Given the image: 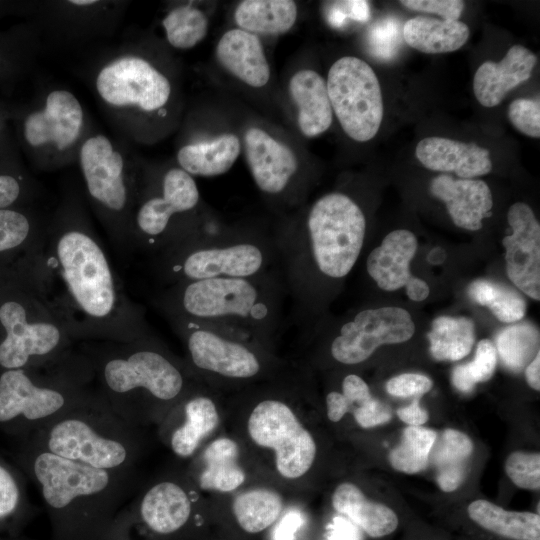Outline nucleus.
<instances>
[{
  "label": "nucleus",
  "mask_w": 540,
  "mask_h": 540,
  "mask_svg": "<svg viewBox=\"0 0 540 540\" xmlns=\"http://www.w3.org/2000/svg\"><path fill=\"white\" fill-rule=\"evenodd\" d=\"M37 296L71 339L127 343L150 336L77 195L46 223L34 261Z\"/></svg>",
  "instance_id": "nucleus-1"
},
{
  "label": "nucleus",
  "mask_w": 540,
  "mask_h": 540,
  "mask_svg": "<svg viewBox=\"0 0 540 540\" xmlns=\"http://www.w3.org/2000/svg\"><path fill=\"white\" fill-rule=\"evenodd\" d=\"M366 217L347 194L318 198L303 217L275 237L279 268L295 315L305 317L321 301L322 282H338L353 269L366 235Z\"/></svg>",
  "instance_id": "nucleus-2"
},
{
  "label": "nucleus",
  "mask_w": 540,
  "mask_h": 540,
  "mask_svg": "<svg viewBox=\"0 0 540 540\" xmlns=\"http://www.w3.org/2000/svg\"><path fill=\"white\" fill-rule=\"evenodd\" d=\"M27 468L38 484L51 540H102L137 486L134 468H93L31 445Z\"/></svg>",
  "instance_id": "nucleus-3"
},
{
  "label": "nucleus",
  "mask_w": 540,
  "mask_h": 540,
  "mask_svg": "<svg viewBox=\"0 0 540 540\" xmlns=\"http://www.w3.org/2000/svg\"><path fill=\"white\" fill-rule=\"evenodd\" d=\"M286 292L280 268L251 277H217L170 285L157 299L166 317H181L272 345Z\"/></svg>",
  "instance_id": "nucleus-4"
},
{
  "label": "nucleus",
  "mask_w": 540,
  "mask_h": 540,
  "mask_svg": "<svg viewBox=\"0 0 540 540\" xmlns=\"http://www.w3.org/2000/svg\"><path fill=\"white\" fill-rule=\"evenodd\" d=\"M85 355L98 397L132 426L159 419L188 392L184 366L152 335L127 343H101Z\"/></svg>",
  "instance_id": "nucleus-5"
},
{
  "label": "nucleus",
  "mask_w": 540,
  "mask_h": 540,
  "mask_svg": "<svg viewBox=\"0 0 540 540\" xmlns=\"http://www.w3.org/2000/svg\"><path fill=\"white\" fill-rule=\"evenodd\" d=\"M134 42L104 52L89 81L103 112L128 139L147 142L154 122L167 116L174 96L170 76Z\"/></svg>",
  "instance_id": "nucleus-6"
},
{
  "label": "nucleus",
  "mask_w": 540,
  "mask_h": 540,
  "mask_svg": "<svg viewBox=\"0 0 540 540\" xmlns=\"http://www.w3.org/2000/svg\"><path fill=\"white\" fill-rule=\"evenodd\" d=\"M279 267L275 237L209 224L160 252L158 269L170 285L217 277H251Z\"/></svg>",
  "instance_id": "nucleus-7"
},
{
  "label": "nucleus",
  "mask_w": 540,
  "mask_h": 540,
  "mask_svg": "<svg viewBox=\"0 0 540 540\" xmlns=\"http://www.w3.org/2000/svg\"><path fill=\"white\" fill-rule=\"evenodd\" d=\"M5 370L0 375V423L22 424L34 432L97 398L93 371L85 354L71 353L41 367Z\"/></svg>",
  "instance_id": "nucleus-8"
},
{
  "label": "nucleus",
  "mask_w": 540,
  "mask_h": 540,
  "mask_svg": "<svg viewBox=\"0 0 540 540\" xmlns=\"http://www.w3.org/2000/svg\"><path fill=\"white\" fill-rule=\"evenodd\" d=\"M33 445L57 456L110 471L133 468L141 450L138 427L98 397L37 430Z\"/></svg>",
  "instance_id": "nucleus-9"
},
{
  "label": "nucleus",
  "mask_w": 540,
  "mask_h": 540,
  "mask_svg": "<svg viewBox=\"0 0 540 540\" xmlns=\"http://www.w3.org/2000/svg\"><path fill=\"white\" fill-rule=\"evenodd\" d=\"M76 162L87 199L115 242L131 243V224L141 183L140 165L126 146L102 132L91 131L81 143Z\"/></svg>",
  "instance_id": "nucleus-10"
},
{
  "label": "nucleus",
  "mask_w": 540,
  "mask_h": 540,
  "mask_svg": "<svg viewBox=\"0 0 540 540\" xmlns=\"http://www.w3.org/2000/svg\"><path fill=\"white\" fill-rule=\"evenodd\" d=\"M199 205L193 176L179 166L164 170L152 184L141 171L131 243L159 253L176 245L209 225L195 218Z\"/></svg>",
  "instance_id": "nucleus-11"
},
{
  "label": "nucleus",
  "mask_w": 540,
  "mask_h": 540,
  "mask_svg": "<svg viewBox=\"0 0 540 540\" xmlns=\"http://www.w3.org/2000/svg\"><path fill=\"white\" fill-rule=\"evenodd\" d=\"M91 131L84 106L71 90L61 86L44 89L22 123L23 140L43 171L76 162L79 147Z\"/></svg>",
  "instance_id": "nucleus-12"
},
{
  "label": "nucleus",
  "mask_w": 540,
  "mask_h": 540,
  "mask_svg": "<svg viewBox=\"0 0 540 540\" xmlns=\"http://www.w3.org/2000/svg\"><path fill=\"white\" fill-rule=\"evenodd\" d=\"M0 324L5 332L0 366L5 370L44 367L71 354V337L41 299L33 313L20 301L3 302Z\"/></svg>",
  "instance_id": "nucleus-13"
},
{
  "label": "nucleus",
  "mask_w": 540,
  "mask_h": 540,
  "mask_svg": "<svg viewBox=\"0 0 540 540\" xmlns=\"http://www.w3.org/2000/svg\"><path fill=\"white\" fill-rule=\"evenodd\" d=\"M184 342L188 362L198 372L229 381H249L267 370L269 358L263 346L205 323L168 317Z\"/></svg>",
  "instance_id": "nucleus-14"
},
{
  "label": "nucleus",
  "mask_w": 540,
  "mask_h": 540,
  "mask_svg": "<svg viewBox=\"0 0 540 540\" xmlns=\"http://www.w3.org/2000/svg\"><path fill=\"white\" fill-rule=\"evenodd\" d=\"M326 86L343 131L358 142L371 140L384 113L380 83L371 66L354 56L339 58L329 69Z\"/></svg>",
  "instance_id": "nucleus-15"
},
{
  "label": "nucleus",
  "mask_w": 540,
  "mask_h": 540,
  "mask_svg": "<svg viewBox=\"0 0 540 540\" xmlns=\"http://www.w3.org/2000/svg\"><path fill=\"white\" fill-rule=\"evenodd\" d=\"M193 513V502L185 486L173 479L149 485L118 512L102 540H136L144 531L169 537L183 531Z\"/></svg>",
  "instance_id": "nucleus-16"
},
{
  "label": "nucleus",
  "mask_w": 540,
  "mask_h": 540,
  "mask_svg": "<svg viewBox=\"0 0 540 540\" xmlns=\"http://www.w3.org/2000/svg\"><path fill=\"white\" fill-rule=\"evenodd\" d=\"M247 429L256 445L274 451L276 470L282 477L297 479L311 468L316 456L315 441L284 401L266 398L258 402Z\"/></svg>",
  "instance_id": "nucleus-17"
},
{
  "label": "nucleus",
  "mask_w": 540,
  "mask_h": 540,
  "mask_svg": "<svg viewBox=\"0 0 540 540\" xmlns=\"http://www.w3.org/2000/svg\"><path fill=\"white\" fill-rule=\"evenodd\" d=\"M415 332L410 314L400 307L364 309L342 322L329 344L333 360L356 365L381 345L408 341Z\"/></svg>",
  "instance_id": "nucleus-18"
},
{
  "label": "nucleus",
  "mask_w": 540,
  "mask_h": 540,
  "mask_svg": "<svg viewBox=\"0 0 540 540\" xmlns=\"http://www.w3.org/2000/svg\"><path fill=\"white\" fill-rule=\"evenodd\" d=\"M507 220L512 233L503 239L506 271L523 293L540 299V224L523 202L510 206Z\"/></svg>",
  "instance_id": "nucleus-19"
},
{
  "label": "nucleus",
  "mask_w": 540,
  "mask_h": 540,
  "mask_svg": "<svg viewBox=\"0 0 540 540\" xmlns=\"http://www.w3.org/2000/svg\"><path fill=\"white\" fill-rule=\"evenodd\" d=\"M243 141L246 161L258 189L270 198L287 199L299 167L292 149L258 127L247 129Z\"/></svg>",
  "instance_id": "nucleus-20"
},
{
  "label": "nucleus",
  "mask_w": 540,
  "mask_h": 540,
  "mask_svg": "<svg viewBox=\"0 0 540 540\" xmlns=\"http://www.w3.org/2000/svg\"><path fill=\"white\" fill-rule=\"evenodd\" d=\"M124 6L123 1L43 2V29L73 40L108 34L116 27Z\"/></svg>",
  "instance_id": "nucleus-21"
},
{
  "label": "nucleus",
  "mask_w": 540,
  "mask_h": 540,
  "mask_svg": "<svg viewBox=\"0 0 540 540\" xmlns=\"http://www.w3.org/2000/svg\"><path fill=\"white\" fill-rule=\"evenodd\" d=\"M432 195L446 205L453 223L463 229L476 231L482 220L491 216L493 198L489 186L478 179H455L440 174L430 183Z\"/></svg>",
  "instance_id": "nucleus-22"
},
{
  "label": "nucleus",
  "mask_w": 540,
  "mask_h": 540,
  "mask_svg": "<svg viewBox=\"0 0 540 540\" xmlns=\"http://www.w3.org/2000/svg\"><path fill=\"white\" fill-rule=\"evenodd\" d=\"M418 161L427 169L455 173L460 179H472L492 170L490 152L476 143L427 137L415 149Z\"/></svg>",
  "instance_id": "nucleus-23"
},
{
  "label": "nucleus",
  "mask_w": 540,
  "mask_h": 540,
  "mask_svg": "<svg viewBox=\"0 0 540 540\" xmlns=\"http://www.w3.org/2000/svg\"><path fill=\"white\" fill-rule=\"evenodd\" d=\"M536 63V55L520 44L510 47L501 61L482 63L473 78L476 99L484 107L497 106L509 91L530 78Z\"/></svg>",
  "instance_id": "nucleus-24"
},
{
  "label": "nucleus",
  "mask_w": 540,
  "mask_h": 540,
  "mask_svg": "<svg viewBox=\"0 0 540 540\" xmlns=\"http://www.w3.org/2000/svg\"><path fill=\"white\" fill-rule=\"evenodd\" d=\"M416 251L417 239L411 231L394 230L369 253L367 273L382 290L395 291L406 287L414 277L409 265Z\"/></svg>",
  "instance_id": "nucleus-25"
},
{
  "label": "nucleus",
  "mask_w": 540,
  "mask_h": 540,
  "mask_svg": "<svg viewBox=\"0 0 540 540\" xmlns=\"http://www.w3.org/2000/svg\"><path fill=\"white\" fill-rule=\"evenodd\" d=\"M219 63L243 83L260 88L270 79V67L259 38L235 28L225 32L216 47Z\"/></svg>",
  "instance_id": "nucleus-26"
},
{
  "label": "nucleus",
  "mask_w": 540,
  "mask_h": 540,
  "mask_svg": "<svg viewBox=\"0 0 540 540\" xmlns=\"http://www.w3.org/2000/svg\"><path fill=\"white\" fill-rule=\"evenodd\" d=\"M289 92L297 106L301 133L311 138L327 131L333 110L323 77L314 70L301 69L291 77Z\"/></svg>",
  "instance_id": "nucleus-27"
},
{
  "label": "nucleus",
  "mask_w": 540,
  "mask_h": 540,
  "mask_svg": "<svg viewBox=\"0 0 540 540\" xmlns=\"http://www.w3.org/2000/svg\"><path fill=\"white\" fill-rule=\"evenodd\" d=\"M241 152V141L233 133L211 140L190 141L179 147L178 166L191 176L212 177L226 173Z\"/></svg>",
  "instance_id": "nucleus-28"
},
{
  "label": "nucleus",
  "mask_w": 540,
  "mask_h": 540,
  "mask_svg": "<svg viewBox=\"0 0 540 540\" xmlns=\"http://www.w3.org/2000/svg\"><path fill=\"white\" fill-rule=\"evenodd\" d=\"M180 407L182 419L171 428L167 439L178 457L188 458L217 427L219 415L215 402L206 395L184 397Z\"/></svg>",
  "instance_id": "nucleus-29"
},
{
  "label": "nucleus",
  "mask_w": 540,
  "mask_h": 540,
  "mask_svg": "<svg viewBox=\"0 0 540 540\" xmlns=\"http://www.w3.org/2000/svg\"><path fill=\"white\" fill-rule=\"evenodd\" d=\"M332 504L371 537L388 535L398 526V517L392 509L368 500L352 483H342L335 489Z\"/></svg>",
  "instance_id": "nucleus-30"
},
{
  "label": "nucleus",
  "mask_w": 540,
  "mask_h": 540,
  "mask_svg": "<svg viewBox=\"0 0 540 540\" xmlns=\"http://www.w3.org/2000/svg\"><path fill=\"white\" fill-rule=\"evenodd\" d=\"M402 35L413 49L427 54H441L460 49L467 42L470 29L459 20L417 16L405 22Z\"/></svg>",
  "instance_id": "nucleus-31"
},
{
  "label": "nucleus",
  "mask_w": 540,
  "mask_h": 540,
  "mask_svg": "<svg viewBox=\"0 0 540 540\" xmlns=\"http://www.w3.org/2000/svg\"><path fill=\"white\" fill-rule=\"evenodd\" d=\"M473 450L470 438L454 429H446L436 437L429 460L436 469L439 487L445 492L456 490L463 482Z\"/></svg>",
  "instance_id": "nucleus-32"
},
{
  "label": "nucleus",
  "mask_w": 540,
  "mask_h": 540,
  "mask_svg": "<svg viewBox=\"0 0 540 540\" xmlns=\"http://www.w3.org/2000/svg\"><path fill=\"white\" fill-rule=\"evenodd\" d=\"M239 449L230 438H218L211 442L202 454L204 468L198 484L203 490L231 492L245 481V473L238 464Z\"/></svg>",
  "instance_id": "nucleus-33"
},
{
  "label": "nucleus",
  "mask_w": 540,
  "mask_h": 540,
  "mask_svg": "<svg viewBox=\"0 0 540 540\" xmlns=\"http://www.w3.org/2000/svg\"><path fill=\"white\" fill-rule=\"evenodd\" d=\"M468 514L478 525L500 536L514 540H540L538 514L508 511L487 500L470 503Z\"/></svg>",
  "instance_id": "nucleus-34"
},
{
  "label": "nucleus",
  "mask_w": 540,
  "mask_h": 540,
  "mask_svg": "<svg viewBox=\"0 0 540 540\" xmlns=\"http://www.w3.org/2000/svg\"><path fill=\"white\" fill-rule=\"evenodd\" d=\"M240 29L250 33L278 34L288 31L297 18V6L291 0H244L234 13Z\"/></svg>",
  "instance_id": "nucleus-35"
},
{
  "label": "nucleus",
  "mask_w": 540,
  "mask_h": 540,
  "mask_svg": "<svg viewBox=\"0 0 540 540\" xmlns=\"http://www.w3.org/2000/svg\"><path fill=\"white\" fill-rule=\"evenodd\" d=\"M432 356L440 361H456L469 354L474 343V323L467 317L440 316L427 334Z\"/></svg>",
  "instance_id": "nucleus-36"
},
{
  "label": "nucleus",
  "mask_w": 540,
  "mask_h": 540,
  "mask_svg": "<svg viewBox=\"0 0 540 540\" xmlns=\"http://www.w3.org/2000/svg\"><path fill=\"white\" fill-rule=\"evenodd\" d=\"M283 501L277 492L256 488L235 497L232 510L240 527L248 533H259L279 517Z\"/></svg>",
  "instance_id": "nucleus-37"
},
{
  "label": "nucleus",
  "mask_w": 540,
  "mask_h": 540,
  "mask_svg": "<svg viewBox=\"0 0 540 540\" xmlns=\"http://www.w3.org/2000/svg\"><path fill=\"white\" fill-rule=\"evenodd\" d=\"M166 40L175 49L187 50L201 42L208 31V19L192 4L170 9L162 19Z\"/></svg>",
  "instance_id": "nucleus-38"
},
{
  "label": "nucleus",
  "mask_w": 540,
  "mask_h": 540,
  "mask_svg": "<svg viewBox=\"0 0 540 540\" xmlns=\"http://www.w3.org/2000/svg\"><path fill=\"white\" fill-rule=\"evenodd\" d=\"M468 294L476 303L488 307L504 323L516 322L526 313V302L521 295L489 280L474 281L468 288Z\"/></svg>",
  "instance_id": "nucleus-39"
},
{
  "label": "nucleus",
  "mask_w": 540,
  "mask_h": 540,
  "mask_svg": "<svg viewBox=\"0 0 540 540\" xmlns=\"http://www.w3.org/2000/svg\"><path fill=\"white\" fill-rule=\"evenodd\" d=\"M436 437V432L429 428L421 426L405 428L399 445L389 454L391 466L407 474L425 469Z\"/></svg>",
  "instance_id": "nucleus-40"
},
{
  "label": "nucleus",
  "mask_w": 540,
  "mask_h": 540,
  "mask_svg": "<svg viewBox=\"0 0 540 540\" xmlns=\"http://www.w3.org/2000/svg\"><path fill=\"white\" fill-rule=\"evenodd\" d=\"M496 346L504 364L518 372L539 352V331L528 323L508 326L497 335Z\"/></svg>",
  "instance_id": "nucleus-41"
},
{
  "label": "nucleus",
  "mask_w": 540,
  "mask_h": 540,
  "mask_svg": "<svg viewBox=\"0 0 540 540\" xmlns=\"http://www.w3.org/2000/svg\"><path fill=\"white\" fill-rule=\"evenodd\" d=\"M35 228L30 218L13 209H0V253L13 250L27 242Z\"/></svg>",
  "instance_id": "nucleus-42"
},
{
  "label": "nucleus",
  "mask_w": 540,
  "mask_h": 540,
  "mask_svg": "<svg viewBox=\"0 0 540 540\" xmlns=\"http://www.w3.org/2000/svg\"><path fill=\"white\" fill-rule=\"evenodd\" d=\"M505 470L512 482L523 489L536 490L540 487V455L516 451L509 455Z\"/></svg>",
  "instance_id": "nucleus-43"
},
{
  "label": "nucleus",
  "mask_w": 540,
  "mask_h": 540,
  "mask_svg": "<svg viewBox=\"0 0 540 540\" xmlns=\"http://www.w3.org/2000/svg\"><path fill=\"white\" fill-rule=\"evenodd\" d=\"M367 40L375 57L383 60L393 58L401 44L398 23L395 19H382L371 27Z\"/></svg>",
  "instance_id": "nucleus-44"
},
{
  "label": "nucleus",
  "mask_w": 540,
  "mask_h": 540,
  "mask_svg": "<svg viewBox=\"0 0 540 540\" xmlns=\"http://www.w3.org/2000/svg\"><path fill=\"white\" fill-rule=\"evenodd\" d=\"M511 124L521 133L540 137V101L538 99L518 98L508 108Z\"/></svg>",
  "instance_id": "nucleus-45"
},
{
  "label": "nucleus",
  "mask_w": 540,
  "mask_h": 540,
  "mask_svg": "<svg viewBox=\"0 0 540 540\" xmlns=\"http://www.w3.org/2000/svg\"><path fill=\"white\" fill-rule=\"evenodd\" d=\"M22 491L12 472L0 463V521L19 511Z\"/></svg>",
  "instance_id": "nucleus-46"
},
{
  "label": "nucleus",
  "mask_w": 540,
  "mask_h": 540,
  "mask_svg": "<svg viewBox=\"0 0 540 540\" xmlns=\"http://www.w3.org/2000/svg\"><path fill=\"white\" fill-rule=\"evenodd\" d=\"M496 350L491 341L481 340L476 348L474 360L467 363L468 371L475 383L491 378L496 367Z\"/></svg>",
  "instance_id": "nucleus-47"
},
{
  "label": "nucleus",
  "mask_w": 540,
  "mask_h": 540,
  "mask_svg": "<svg viewBox=\"0 0 540 540\" xmlns=\"http://www.w3.org/2000/svg\"><path fill=\"white\" fill-rule=\"evenodd\" d=\"M432 387V381L425 375L404 373L391 378L386 383L389 394L397 397H409L427 393Z\"/></svg>",
  "instance_id": "nucleus-48"
},
{
  "label": "nucleus",
  "mask_w": 540,
  "mask_h": 540,
  "mask_svg": "<svg viewBox=\"0 0 540 540\" xmlns=\"http://www.w3.org/2000/svg\"><path fill=\"white\" fill-rule=\"evenodd\" d=\"M400 3L411 10L437 14L443 20H458L465 6L461 0H402Z\"/></svg>",
  "instance_id": "nucleus-49"
},
{
  "label": "nucleus",
  "mask_w": 540,
  "mask_h": 540,
  "mask_svg": "<svg viewBox=\"0 0 540 540\" xmlns=\"http://www.w3.org/2000/svg\"><path fill=\"white\" fill-rule=\"evenodd\" d=\"M357 424L363 428H371L388 422L391 411L387 405L371 397L351 411Z\"/></svg>",
  "instance_id": "nucleus-50"
},
{
  "label": "nucleus",
  "mask_w": 540,
  "mask_h": 540,
  "mask_svg": "<svg viewBox=\"0 0 540 540\" xmlns=\"http://www.w3.org/2000/svg\"><path fill=\"white\" fill-rule=\"evenodd\" d=\"M303 522L304 518L300 511H288L276 525L273 540H295V535Z\"/></svg>",
  "instance_id": "nucleus-51"
},
{
  "label": "nucleus",
  "mask_w": 540,
  "mask_h": 540,
  "mask_svg": "<svg viewBox=\"0 0 540 540\" xmlns=\"http://www.w3.org/2000/svg\"><path fill=\"white\" fill-rule=\"evenodd\" d=\"M21 180V176L0 174V209H6L18 200L22 191Z\"/></svg>",
  "instance_id": "nucleus-52"
},
{
  "label": "nucleus",
  "mask_w": 540,
  "mask_h": 540,
  "mask_svg": "<svg viewBox=\"0 0 540 540\" xmlns=\"http://www.w3.org/2000/svg\"><path fill=\"white\" fill-rule=\"evenodd\" d=\"M326 540H361V533L353 522L338 516L328 526Z\"/></svg>",
  "instance_id": "nucleus-53"
},
{
  "label": "nucleus",
  "mask_w": 540,
  "mask_h": 540,
  "mask_svg": "<svg viewBox=\"0 0 540 540\" xmlns=\"http://www.w3.org/2000/svg\"><path fill=\"white\" fill-rule=\"evenodd\" d=\"M326 17L332 27L342 28L346 24L347 19H351L350 1H335L330 3L327 8Z\"/></svg>",
  "instance_id": "nucleus-54"
},
{
  "label": "nucleus",
  "mask_w": 540,
  "mask_h": 540,
  "mask_svg": "<svg viewBox=\"0 0 540 540\" xmlns=\"http://www.w3.org/2000/svg\"><path fill=\"white\" fill-rule=\"evenodd\" d=\"M327 416L332 422L340 421L348 412L347 402L341 392L331 391L326 396Z\"/></svg>",
  "instance_id": "nucleus-55"
},
{
  "label": "nucleus",
  "mask_w": 540,
  "mask_h": 540,
  "mask_svg": "<svg viewBox=\"0 0 540 540\" xmlns=\"http://www.w3.org/2000/svg\"><path fill=\"white\" fill-rule=\"evenodd\" d=\"M397 415L410 426H420L428 420V413L420 407L418 399L406 407L399 408Z\"/></svg>",
  "instance_id": "nucleus-56"
},
{
  "label": "nucleus",
  "mask_w": 540,
  "mask_h": 540,
  "mask_svg": "<svg viewBox=\"0 0 540 540\" xmlns=\"http://www.w3.org/2000/svg\"><path fill=\"white\" fill-rule=\"evenodd\" d=\"M452 381L454 386L462 392L472 391L476 384L468 371L467 364L459 365L454 368Z\"/></svg>",
  "instance_id": "nucleus-57"
},
{
  "label": "nucleus",
  "mask_w": 540,
  "mask_h": 540,
  "mask_svg": "<svg viewBox=\"0 0 540 540\" xmlns=\"http://www.w3.org/2000/svg\"><path fill=\"white\" fill-rule=\"evenodd\" d=\"M405 288L407 296L413 301H423L430 293L428 284L417 277H413Z\"/></svg>",
  "instance_id": "nucleus-58"
},
{
  "label": "nucleus",
  "mask_w": 540,
  "mask_h": 540,
  "mask_svg": "<svg viewBox=\"0 0 540 540\" xmlns=\"http://www.w3.org/2000/svg\"><path fill=\"white\" fill-rule=\"evenodd\" d=\"M525 376L529 386L537 391L540 390V352L527 365Z\"/></svg>",
  "instance_id": "nucleus-59"
},
{
  "label": "nucleus",
  "mask_w": 540,
  "mask_h": 540,
  "mask_svg": "<svg viewBox=\"0 0 540 540\" xmlns=\"http://www.w3.org/2000/svg\"><path fill=\"white\" fill-rule=\"evenodd\" d=\"M351 6V19L356 22L364 23L370 18V6L365 0H352Z\"/></svg>",
  "instance_id": "nucleus-60"
},
{
  "label": "nucleus",
  "mask_w": 540,
  "mask_h": 540,
  "mask_svg": "<svg viewBox=\"0 0 540 540\" xmlns=\"http://www.w3.org/2000/svg\"><path fill=\"white\" fill-rule=\"evenodd\" d=\"M446 252L441 247L433 248L427 256L430 264L439 265L445 261Z\"/></svg>",
  "instance_id": "nucleus-61"
}]
</instances>
